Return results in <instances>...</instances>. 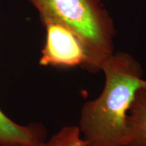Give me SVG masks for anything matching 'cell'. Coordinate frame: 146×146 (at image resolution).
Here are the masks:
<instances>
[{
  "mask_svg": "<svg viewBox=\"0 0 146 146\" xmlns=\"http://www.w3.org/2000/svg\"><path fill=\"white\" fill-rule=\"evenodd\" d=\"M101 71L105 84L101 94L84 104L79 128L85 146H127L129 110L139 89L146 86L141 64L126 52H114Z\"/></svg>",
  "mask_w": 146,
  "mask_h": 146,
  "instance_id": "1",
  "label": "cell"
},
{
  "mask_svg": "<svg viewBox=\"0 0 146 146\" xmlns=\"http://www.w3.org/2000/svg\"><path fill=\"white\" fill-rule=\"evenodd\" d=\"M41 20L50 18L64 24L79 36L90 54L88 72L101 70L114 54L116 30L102 0H29Z\"/></svg>",
  "mask_w": 146,
  "mask_h": 146,
  "instance_id": "2",
  "label": "cell"
},
{
  "mask_svg": "<svg viewBox=\"0 0 146 146\" xmlns=\"http://www.w3.org/2000/svg\"><path fill=\"white\" fill-rule=\"evenodd\" d=\"M46 31L39 64L62 68L81 67L88 71L90 54L81 38L64 24L50 18L41 20Z\"/></svg>",
  "mask_w": 146,
  "mask_h": 146,
  "instance_id": "3",
  "label": "cell"
},
{
  "mask_svg": "<svg viewBox=\"0 0 146 146\" xmlns=\"http://www.w3.org/2000/svg\"><path fill=\"white\" fill-rule=\"evenodd\" d=\"M46 135L43 125H18L0 110V146H33L45 141Z\"/></svg>",
  "mask_w": 146,
  "mask_h": 146,
  "instance_id": "4",
  "label": "cell"
},
{
  "mask_svg": "<svg viewBox=\"0 0 146 146\" xmlns=\"http://www.w3.org/2000/svg\"><path fill=\"white\" fill-rule=\"evenodd\" d=\"M127 146H146V86L139 89L129 110Z\"/></svg>",
  "mask_w": 146,
  "mask_h": 146,
  "instance_id": "5",
  "label": "cell"
},
{
  "mask_svg": "<svg viewBox=\"0 0 146 146\" xmlns=\"http://www.w3.org/2000/svg\"><path fill=\"white\" fill-rule=\"evenodd\" d=\"M78 126H64L48 140L33 146H85Z\"/></svg>",
  "mask_w": 146,
  "mask_h": 146,
  "instance_id": "6",
  "label": "cell"
}]
</instances>
